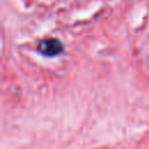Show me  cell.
I'll use <instances>...</instances> for the list:
<instances>
[{
	"instance_id": "1",
	"label": "cell",
	"mask_w": 149,
	"mask_h": 149,
	"mask_svg": "<svg viewBox=\"0 0 149 149\" xmlns=\"http://www.w3.org/2000/svg\"><path fill=\"white\" fill-rule=\"evenodd\" d=\"M63 44L57 38H44L38 44V51L43 54L44 56L52 57L62 52Z\"/></svg>"
}]
</instances>
